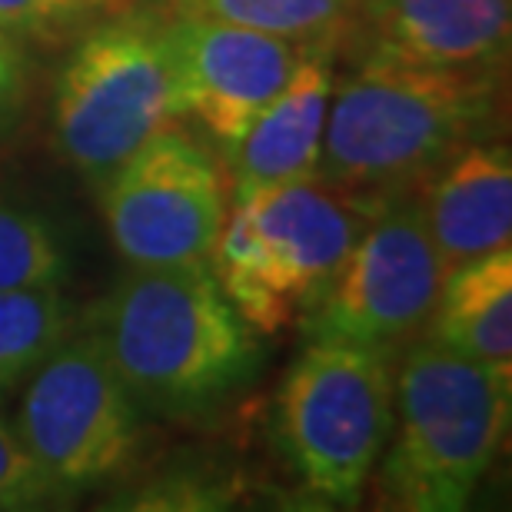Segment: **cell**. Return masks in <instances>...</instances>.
Returning a JSON list of instances; mask_svg holds the SVG:
<instances>
[{
	"label": "cell",
	"mask_w": 512,
	"mask_h": 512,
	"mask_svg": "<svg viewBox=\"0 0 512 512\" xmlns=\"http://www.w3.org/2000/svg\"><path fill=\"white\" fill-rule=\"evenodd\" d=\"M180 117H193L220 150L237 143L293 77L306 40L163 10Z\"/></svg>",
	"instance_id": "obj_10"
},
{
	"label": "cell",
	"mask_w": 512,
	"mask_h": 512,
	"mask_svg": "<svg viewBox=\"0 0 512 512\" xmlns=\"http://www.w3.org/2000/svg\"><path fill=\"white\" fill-rule=\"evenodd\" d=\"M74 330L77 306L60 286L0 293V399L24 386Z\"/></svg>",
	"instance_id": "obj_15"
},
{
	"label": "cell",
	"mask_w": 512,
	"mask_h": 512,
	"mask_svg": "<svg viewBox=\"0 0 512 512\" xmlns=\"http://www.w3.org/2000/svg\"><path fill=\"white\" fill-rule=\"evenodd\" d=\"M77 326L97 340L143 416L207 419L253 383L260 333L210 263L130 266Z\"/></svg>",
	"instance_id": "obj_1"
},
{
	"label": "cell",
	"mask_w": 512,
	"mask_h": 512,
	"mask_svg": "<svg viewBox=\"0 0 512 512\" xmlns=\"http://www.w3.org/2000/svg\"><path fill=\"white\" fill-rule=\"evenodd\" d=\"M237 499V486H230L220 473H163L157 483H147L130 496L127 509H223Z\"/></svg>",
	"instance_id": "obj_19"
},
{
	"label": "cell",
	"mask_w": 512,
	"mask_h": 512,
	"mask_svg": "<svg viewBox=\"0 0 512 512\" xmlns=\"http://www.w3.org/2000/svg\"><path fill=\"white\" fill-rule=\"evenodd\" d=\"M512 373L413 340L396 360L393 429L373 469L376 506L459 512L506 443Z\"/></svg>",
	"instance_id": "obj_3"
},
{
	"label": "cell",
	"mask_w": 512,
	"mask_h": 512,
	"mask_svg": "<svg viewBox=\"0 0 512 512\" xmlns=\"http://www.w3.org/2000/svg\"><path fill=\"white\" fill-rule=\"evenodd\" d=\"M393 353L306 340L273 393V449L306 499L360 506L393 429Z\"/></svg>",
	"instance_id": "obj_5"
},
{
	"label": "cell",
	"mask_w": 512,
	"mask_h": 512,
	"mask_svg": "<svg viewBox=\"0 0 512 512\" xmlns=\"http://www.w3.org/2000/svg\"><path fill=\"white\" fill-rule=\"evenodd\" d=\"M160 10L183 17H210L263 34L313 40L340 30L350 0H157Z\"/></svg>",
	"instance_id": "obj_16"
},
{
	"label": "cell",
	"mask_w": 512,
	"mask_h": 512,
	"mask_svg": "<svg viewBox=\"0 0 512 512\" xmlns=\"http://www.w3.org/2000/svg\"><path fill=\"white\" fill-rule=\"evenodd\" d=\"M67 253L54 227L27 207L0 200V293L64 286Z\"/></svg>",
	"instance_id": "obj_17"
},
{
	"label": "cell",
	"mask_w": 512,
	"mask_h": 512,
	"mask_svg": "<svg viewBox=\"0 0 512 512\" xmlns=\"http://www.w3.org/2000/svg\"><path fill=\"white\" fill-rule=\"evenodd\" d=\"M383 200L320 177L237 193L210 270L233 310L256 333L273 336L320 296Z\"/></svg>",
	"instance_id": "obj_4"
},
{
	"label": "cell",
	"mask_w": 512,
	"mask_h": 512,
	"mask_svg": "<svg viewBox=\"0 0 512 512\" xmlns=\"http://www.w3.org/2000/svg\"><path fill=\"white\" fill-rule=\"evenodd\" d=\"M14 433L60 503L130 473L143 449V409L77 326L24 383Z\"/></svg>",
	"instance_id": "obj_7"
},
{
	"label": "cell",
	"mask_w": 512,
	"mask_h": 512,
	"mask_svg": "<svg viewBox=\"0 0 512 512\" xmlns=\"http://www.w3.org/2000/svg\"><path fill=\"white\" fill-rule=\"evenodd\" d=\"M336 70H340L336 30L306 40L300 64L273 104L253 120L237 143L220 150L230 197L270 187V183L316 177Z\"/></svg>",
	"instance_id": "obj_12"
},
{
	"label": "cell",
	"mask_w": 512,
	"mask_h": 512,
	"mask_svg": "<svg viewBox=\"0 0 512 512\" xmlns=\"http://www.w3.org/2000/svg\"><path fill=\"white\" fill-rule=\"evenodd\" d=\"M97 190L110 240L130 266L210 263L230 213L220 157L173 124L133 150Z\"/></svg>",
	"instance_id": "obj_9"
},
{
	"label": "cell",
	"mask_w": 512,
	"mask_h": 512,
	"mask_svg": "<svg viewBox=\"0 0 512 512\" xmlns=\"http://www.w3.org/2000/svg\"><path fill=\"white\" fill-rule=\"evenodd\" d=\"M67 44L54 74V140L70 167L100 187L153 133L180 120L163 10L143 0Z\"/></svg>",
	"instance_id": "obj_6"
},
{
	"label": "cell",
	"mask_w": 512,
	"mask_h": 512,
	"mask_svg": "<svg viewBox=\"0 0 512 512\" xmlns=\"http://www.w3.org/2000/svg\"><path fill=\"white\" fill-rule=\"evenodd\" d=\"M426 336L469 360L512 373V247L449 266Z\"/></svg>",
	"instance_id": "obj_14"
},
{
	"label": "cell",
	"mask_w": 512,
	"mask_h": 512,
	"mask_svg": "<svg viewBox=\"0 0 512 512\" xmlns=\"http://www.w3.org/2000/svg\"><path fill=\"white\" fill-rule=\"evenodd\" d=\"M503 70L353 57L336 70L316 177L370 197L413 193L449 153L496 133Z\"/></svg>",
	"instance_id": "obj_2"
},
{
	"label": "cell",
	"mask_w": 512,
	"mask_h": 512,
	"mask_svg": "<svg viewBox=\"0 0 512 512\" xmlns=\"http://www.w3.org/2000/svg\"><path fill=\"white\" fill-rule=\"evenodd\" d=\"M57 503L24 453L14 426L0 419V509H44Z\"/></svg>",
	"instance_id": "obj_20"
},
{
	"label": "cell",
	"mask_w": 512,
	"mask_h": 512,
	"mask_svg": "<svg viewBox=\"0 0 512 512\" xmlns=\"http://www.w3.org/2000/svg\"><path fill=\"white\" fill-rule=\"evenodd\" d=\"M143 0H0V30L27 47L67 44L100 20Z\"/></svg>",
	"instance_id": "obj_18"
},
{
	"label": "cell",
	"mask_w": 512,
	"mask_h": 512,
	"mask_svg": "<svg viewBox=\"0 0 512 512\" xmlns=\"http://www.w3.org/2000/svg\"><path fill=\"white\" fill-rule=\"evenodd\" d=\"M446 270L416 197L393 193L303 310V340L353 343L399 356L426 330Z\"/></svg>",
	"instance_id": "obj_8"
},
{
	"label": "cell",
	"mask_w": 512,
	"mask_h": 512,
	"mask_svg": "<svg viewBox=\"0 0 512 512\" xmlns=\"http://www.w3.org/2000/svg\"><path fill=\"white\" fill-rule=\"evenodd\" d=\"M512 0H350L340 57H383L416 67L506 70Z\"/></svg>",
	"instance_id": "obj_11"
},
{
	"label": "cell",
	"mask_w": 512,
	"mask_h": 512,
	"mask_svg": "<svg viewBox=\"0 0 512 512\" xmlns=\"http://www.w3.org/2000/svg\"><path fill=\"white\" fill-rule=\"evenodd\" d=\"M30 97V50L0 30V133L17 124Z\"/></svg>",
	"instance_id": "obj_21"
},
{
	"label": "cell",
	"mask_w": 512,
	"mask_h": 512,
	"mask_svg": "<svg viewBox=\"0 0 512 512\" xmlns=\"http://www.w3.org/2000/svg\"><path fill=\"white\" fill-rule=\"evenodd\" d=\"M413 197L446 266L512 247V157L496 133L449 153Z\"/></svg>",
	"instance_id": "obj_13"
}]
</instances>
